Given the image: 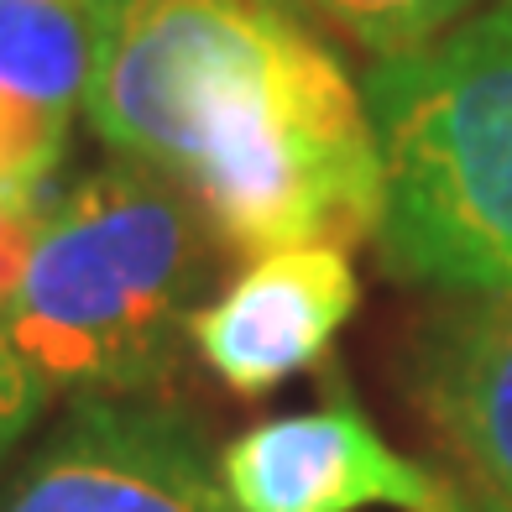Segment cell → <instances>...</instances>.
Masks as SVG:
<instances>
[{
	"mask_svg": "<svg viewBox=\"0 0 512 512\" xmlns=\"http://www.w3.org/2000/svg\"><path fill=\"white\" fill-rule=\"evenodd\" d=\"M84 115L241 256L377 236L382 168L345 63L277 0H105Z\"/></svg>",
	"mask_w": 512,
	"mask_h": 512,
	"instance_id": "obj_1",
	"label": "cell"
},
{
	"mask_svg": "<svg viewBox=\"0 0 512 512\" xmlns=\"http://www.w3.org/2000/svg\"><path fill=\"white\" fill-rule=\"evenodd\" d=\"M215 230L183 183L115 157L32 220L0 335L48 392L136 398L194 345Z\"/></svg>",
	"mask_w": 512,
	"mask_h": 512,
	"instance_id": "obj_2",
	"label": "cell"
},
{
	"mask_svg": "<svg viewBox=\"0 0 512 512\" xmlns=\"http://www.w3.org/2000/svg\"><path fill=\"white\" fill-rule=\"evenodd\" d=\"M361 100L382 168V267L418 288L512 298V0L377 58Z\"/></svg>",
	"mask_w": 512,
	"mask_h": 512,
	"instance_id": "obj_3",
	"label": "cell"
},
{
	"mask_svg": "<svg viewBox=\"0 0 512 512\" xmlns=\"http://www.w3.org/2000/svg\"><path fill=\"white\" fill-rule=\"evenodd\" d=\"M0 512H236L204 429L136 398H79L0 492Z\"/></svg>",
	"mask_w": 512,
	"mask_h": 512,
	"instance_id": "obj_4",
	"label": "cell"
},
{
	"mask_svg": "<svg viewBox=\"0 0 512 512\" xmlns=\"http://www.w3.org/2000/svg\"><path fill=\"white\" fill-rule=\"evenodd\" d=\"M220 481L236 512H481L455 481L392 450L351 398L236 434Z\"/></svg>",
	"mask_w": 512,
	"mask_h": 512,
	"instance_id": "obj_5",
	"label": "cell"
},
{
	"mask_svg": "<svg viewBox=\"0 0 512 512\" xmlns=\"http://www.w3.org/2000/svg\"><path fill=\"white\" fill-rule=\"evenodd\" d=\"M356 298L361 283L351 251L340 246L272 251L256 256L215 304L194 314L189 340L230 392L262 398V392L283 387L288 377L330 356L335 335L356 314Z\"/></svg>",
	"mask_w": 512,
	"mask_h": 512,
	"instance_id": "obj_6",
	"label": "cell"
},
{
	"mask_svg": "<svg viewBox=\"0 0 512 512\" xmlns=\"http://www.w3.org/2000/svg\"><path fill=\"white\" fill-rule=\"evenodd\" d=\"M418 387L497 512H512V298H481L471 314L445 319Z\"/></svg>",
	"mask_w": 512,
	"mask_h": 512,
	"instance_id": "obj_7",
	"label": "cell"
},
{
	"mask_svg": "<svg viewBox=\"0 0 512 512\" xmlns=\"http://www.w3.org/2000/svg\"><path fill=\"white\" fill-rule=\"evenodd\" d=\"M105 0H0V95L53 115L84 110Z\"/></svg>",
	"mask_w": 512,
	"mask_h": 512,
	"instance_id": "obj_8",
	"label": "cell"
},
{
	"mask_svg": "<svg viewBox=\"0 0 512 512\" xmlns=\"http://www.w3.org/2000/svg\"><path fill=\"white\" fill-rule=\"evenodd\" d=\"M68 147V115L0 95V215L37 220L42 189Z\"/></svg>",
	"mask_w": 512,
	"mask_h": 512,
	"instance_id": "obj_9",
	"label": "cell"
},
{
	"mask_svg": "<svg viewBox=\"0 0 512 512\" xmlns=\"http://www.w3.org/2000/svg\"><path fill=\"white\" fill-rule=\"evenodd\" d=\"M314 11H324L340 32H351L361 48L377 58L424 48V42L445 37L460 27L481 0H309Z\"/></svg>",
	"mask_w": 512,
	"mask_h": 512,
	"instance_id": "obj_10",
	"label": "cell"
},
{
	"mask_svg": "<svg viewBox=\"0 0 512 512\" xmlns=\"http://www.w3.org/2000/svg\"><path fill=\"white\" fill-rule=\"evenodd\" d=\"M48 398L53 392L16 361V351L6 345V335H0V465H6V455L21 445V434L37 424V413L48 408Z\"/></svg>",
	"mask_w": 512,
	"mask_h": 512,
	"instance_id": "obj_11",
	"label": "cell"
},
{
	"mask_svg": "<svg viewBox=\"0 0 512 512\" xmlns=\"http://www.w3.org/2000/svg\"><path fill=\"white\" fill-rule=\"evenodd\" d=\"M27 241H32V220L21 215H0V309L16 288V272H21V256H27Z\"/></svg>",
	"mask_w": 512,
	"mask_h": 512,
	"instance_id": "obj_12",
	"label": "cell"
}]
</instances>
